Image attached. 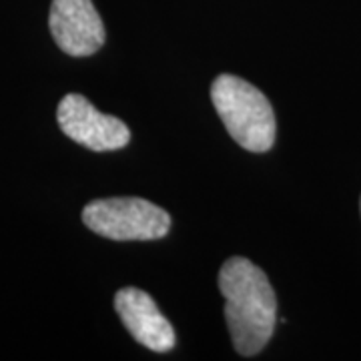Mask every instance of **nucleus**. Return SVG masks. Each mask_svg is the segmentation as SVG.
<instances>
[{
  "mask_svg": "<svg viewBox=\"0 0 361 361\" xmlns=\"http://www.w3.org/2000/svg\"><path fill=\"white\" fill-rule=\"evenodd\" d=\"M211 101L233 141L251 153H265L275 142V115L267 97L235 75L213 80Z\"/></svg>",
  "mask_w": 361,
  "mask_h": 361,
  "instance_id": "obj_2",
  "label": "nucleus"
},
{
  "mask_svg": "<svg viewBox=\"0 0 361 361\" xmlns=\"http://www.w3.org/2000/svg\"><path fill=\"white\" fill-rule=\"evenodd\" d=\"M56 121L68 139L92 151H115L130 141L129 127L121 118L97 111L82 94L63 97Z\"/></svg>",
  "mask_w": 361,
  "mask_h": 361,
  "instance_id": "obj_4",
  "label": "nucleus"
},
{
  "mask_svg": "<svg viewBox=\"0 0 361 361\" xmlns=\"http://www.w3.org/2000/svg\"><path fill=\"white\" fill-rule=\"evenodd\" d=\"M225 319L235 351L253 357L267 345L275 327L277 299L267 275L245 257H231L219 271Z\"/></svg>",
  "mask_w": 361,
  "mask_h": 361,
  "instance_id": "obj_1",
  "label": "nucleus"
},
{
  "mask_svg": "<svg viewBox=\"0 0 361 361\" xmlns=\"http://www.w3.org/2000/svg\"><path fill=\"white\" fill-rule=\"evenodd\" d=\"M115 310L135 341L151 351L165 353L177 343L175 329L159 311L153 297L137 287H123L115 295Z\"/></svg>",
  "mask_w": 361,
  "mask_h": 361,
  "instance_id": "obj_6",
  "label": "nucleus"
},
{
  "mask_svg": "<svg viewBox=\"0 0 361 361\" xmlns=\"http://www.w3.org/2000/svg\"><path fill=\"white\" fill-rule=\"evenodd\" d=\"M82 223L113 241H151L165 237L171 229L167 211L139 197L92 201L82 209Z\"/></svg>",
  "mask_w": 361,
  "mask_h": 361,
  "instance_id": "obj_3",
  "label": "nucleus"
},
{
  "mask_svg": "<svg viewBox=\"0 0 361 361\" xmlns=\"http://www.w3.org/2000/svg\"><path fill=\"white\" fill-rule=\"evenodd\" d=\"M49 26L59 49L71 56L94 54L106 37L92 0H52Z\"/></svg>",
  "mask_w": 361,
  "mask_h": 361,
  "instance_id": "obj_5",
  "label": "nucleus"
}]
</instances>
